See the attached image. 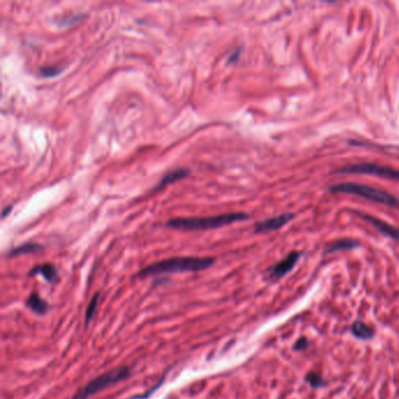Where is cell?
<instances>
[{
	"label": "cell",
	"instance_id": "obj_1",
	"mask_svg": "<svg viewBox=\"0 0 399 399\" xmlns=\"http://www.w3.org/2000/svg\"><path fill=\"white\" fill-rule=\"evenodd\" d=\"M216 263L213 257H197V256H178L171 259L157 261L149 265L139 272L140 276L158 275V274L183 273V272H199L209 268Z\"/></svg>",
	"mask_w": 399,
	"mask_h": 399
},
{
	"label": "cell",
	"instance_id": "obj_2",
	"mask_svg": "<svg viewBox=\"0 0 399 399\" xmlns=\"http://www.w3.org/2000/svg\"><path fill=\"white\" fill-rule=\"evenodd\" d=\"M249 216L244 212H231L213 217H197V218H175L167 221L165 226L180 231H205L226 226L237 221L247 220Z\"/></svg>",
	"mask_w": 399,
	"mask_h": 399
},
{
	"label": "cell",
	"instance_id": "obj_3",
	"mask_svg": "<svg viewBox=\"0 0 399 399\" xmlns=\"http://www.w3.org/2000/svg\"><path fill=\"white\" fill-rule=\"evenodd\" d=\"M329 191L334 193H349V195H355L362 197V198L376 201V203H381L389 207L399 208L398 198L388 192L377 190V189L368 186V185L357 183H338L332 185L329 187Z\"/></svg>",
	"mask_w": 399,
	"mask_h": 399
},
{
	"label": "cell",
	"instance_id": "obj_4",
	"mask_svg": "<svg viewBox=\"0 0 399 399\" xmlns=\"http://www.w3.org/2000/svg\"><path fill=\"white\" fill-rule=\"evenodd\" d=\"M130 376V369L128 366H119V368L111 369L109 371L104 372L100 376L95 377L91 380L86 386L78 391V393L74 394L73 399H88L92 394H96L101 390L108 388L112 384H116L121 381H124L126 378Z\"/></svg>",
	"mask_w": 399,
	"mask_h": 399
},
{
	"label": "cell",
	"instance_id": "obj_5",
	"mask_svg": "<svg viewBox=\"0 0 399 399\" xmlns=\"http://www.w3.org/2000/svg\"><path fill=\"white\" fill-rule=\"evenodd\" d=\"M336 173H365V175L377 176L384 179L399 180V170H394L392 168L373 163H357L353 165H345V167L336 170Z\"/></svg>",
	"mask_w": 399,
	"mask_h": 399
},
{
	"label": "cell",
	"instance_id": "obj_6",
	"mask_svg": "<svg viewBox=\"0 0 399 399\" xmlns=\"http://www.w3.org/2000/svg\"><path fill=\"white\" fill-rule=\"evenodd\" d=\"M293 218H294V215H292V213H286V215L269 218V219H266L264 221H260V223L255 224L254 231H255V233H265V232H269V231H275V229H279L282 226H285L286 224H288L289 221L293 219Z\"/></svg>",
	"mask_w": 399,
	"mask_h": 399
},
{
	"label": "cell",
	"instance_id": "obj_7",
	"mask_svg": "<svg viewBox=\"0 0 399 399\" xmlns=\"http://www.w3.org/2000/svg\"><path fill=\"white\" fill-rule=\"evenodd\" d=\"M301 257L300 252H292L285 257L284 260L280 261L279 264H276L271 271V277L272 279H280V277L285 276L286 274H288L292 269L295 267V265Z\"/></svg>",
	"mask_w": 399,
	"mask_h": 399
},
{
	"label": "cell",
	"instance_id": "obj_8",
	"mask_svg": "<svg viewBox=\"0 0 399 399\" xmlns=\"http://www.w3.org/2000/svg\"><path fill=\"white\" fill-rule=\"evenodd\" d=\"M190 172H191L190 169H186V168L175 169V170L168 172L167 175H165L163 178L160 179L159 183L157 184L156 186L154 187V190H152V192L162 190V189H164L165 186H168V185L173 184V183H176V181L186 178V177L190 175Z\"/></svg>",
	"mask_w": 399,
	"mask_h": 399
},
{
	"label": "cell",
	"instance_id": "obj_9",
	"mask_svg": "<svg viewBox=\"0 0 399 399\" xmlns=\"http://www.w3.org/2000/svg\"><path fill=\"white\" fill-rule=\"evenodd\" d=\"M362 218L363 219H365L366 221H369V223L371 224L374 228H377L378 231L383 233V234L392 238V239L399 240V229L398 228L391 226L390 224L385 223V221H383L381 219H377V218H374L372 216L362 215Z\"/></svg>",
	"mask_w": 399,
	"mask_h": 399
},
{
	"label": "cell",
	"instance_id": "obj_10",
	"mask_svg": "<svg viewBox=\"0 0 399 399\" xmlns=\"http://www.w3.org/2000/svg\"><path fill=\"white\" fill-rule=\"evenodd\" d=\"M358 245H360L358 241L354 239H349V238H344V239H338L332 244L326 245L324 248V253L329 254L337 251H343V249H351L357 247Z\"/></svg>",
	"mask_w": 399,
	"mask_h": 399
},
{
	"label": "cell",
	"instance_id": "obj_11",
	"mask_svg": "<svg viewBox=\"0 0 399 399\" xmlns=\"http://www.w3.org/2000/svg\"><path fill=\"white\" fill-rule=\"evenodd\" d=\"M36 274L42 275L48 281H53L55 279L56 274H58V269H56L55 266L52 265V264L40 265V266H36V267L32 269L30 275H36Z\"/></svg>",
	"mask_w": 399,
	"mask_h": 399
},
{
	"label": "cell",
	"instance_id": "obj_12",
	"mask_svg": "<svg viewBox=\"0 0 399 399\" xmlns=\"http://www.w3.org/2000/svg\"><path fill=\"white\" fill-rule=\"evenodd\" d=\"M351 333L361 340H369L373 336V329L363 322H355L351 326Z\"/></svg>",
	"mask_w": 399,
	"mask_h": 399
},
{
	"label": "cell",
	"instance_id": "obj_13",
	"mask_svg": "<svg viewBox=\"0 0 399 399\" xmlns=\"http://www.w3.org/2000/svg\"><path fill=\"white\" fill-rule=\"evenodd\" d=\"M27 307H30L33 312L40 314V315H43V314L47 312V303L35 293H33L28 297Z\"/></svg>",
	"mask_w": 399,
	"mask_h": 399
},
{
	"label": "cell",
	"instance_id": "obj_14",
	"mask_svg": "<svg viewBox=\"0 0 399 399\" xmlns=\"http://www.w3.org/2000/svg\"><path fill=\"white\" fill-rule=\"evenodd\" d=\"M42 249V246L39 244H34V243H28V244H24L19 247H15L14 249L9 253V255L11 256H17V255H21V254H27V253H35L39 252Z\"/></svg>",
	"mask_w": 399,
	"mask_h": 399
},
{
	"label": "cell",
	"instance_id": "obj_15",
	"mask_svg": "<svg viewBox=\"0 0 399 399\" xmlns=\"http://www.w3.org/2000/svg\"><path fill=\"white\" fill-rule=\"evenodd\" d=\"M84 18V14H66L62 15L61 18H59L58 24L59 26H72L74 24L81 21V20Z\"/></svg>",
	"mask_w": 399,
	"mask_h": 399
},
{
	"label": "cell",
	"instance_id": "obj_16",
	"mask_svg": "<svg viewBox=\"0 0 399 399\" xmlns=\"http://www.w3.org/2000/svg\"><path fill=\"white\" fill-rule=\"evenodd\" d=\"M62 72V68H60L58 66H46L40 68V75L43 76V78H53V76L59 75L60 73Z\"/></svg>",
	"mask_w": 399,
	"mask_h": 399
},
{
	"label": "cell",
	"instance_id": "obj_17",
	"mask_svg": "<svg viewBox=\"0 0 399 399\" xmlns=\"http://www.w3.org/2000/svg\"><path fill=\"white\" fill-rule=\"evenodd\" d=\"M306 381H307L310 385L313 386V388H320V386H323L324 385V381L323 378H322L320 374L316 373V372H310L307 374V377H306Z\"/></svg>",
	"mask_w": 399,
	"mask_h": 399
},
{
	"label": "cell",
	"instance_id": "obj_18",
	"mask_svg": "<svg viewBox=\"0 0 399 399\" xmlns=\"http://www.w3.org/2000/svg\"><path fill=\"white\" fill-rule=\"evenodd\" d=\"M98 303H99V294H96V295L92 297V300L90 301V303L87 308V312H86V322L87 323L91 320V317L94 316L96 308H98Z\"/></svg>",
	"mask_w": 399,
	"mask_h": 399
},
{
	"label": "cell",
	"instance_id": "obj_19",
	"mask_svg": "<svg viewBox=\"0 0 399 399\" xmlns=\"http://www.w3.org/2000/svg\"><path fill=\"white\" fill-rule=\"evenodd\" d=\"M308 340L307 338L302 337L300 338V340H297V342L295 343V345H294V350H303L308 346Z\"/></svg>",
	"mask_w": 399,
	"mask_h": 399
},
{
	"label": "cell",
	"instance_id": "obj_20",
	"mask_svg": "<svg viewBox=\"0 0 399 399\" xmlns=\"http://www.w3.org/2000/svg\"><path fill=\"white\" fill-rule=\"evenodd\" d=\"M240 48H239V50H237V53L234 54V53H233L232 55H231V58H229V62H234V61H237V60H238V55H239V53H240Z\"/></svg>",
	"mask_w": 399,
	"mask_h": 399
},
{
	"label": "cell",
	"instance_id": "obj_21",
	"mask_svg": "<svg viewBox=\"0 0 399 399\" xmlns=\"http://www.w3.org/2000/svg\"><path fill=\"white\" fill-rule=\"evenodd\" d=\"M11 209H12V206H6L5 208H4V211H3V218H5V217L7 216V213L11 212Z\"/></svg>",
	"mask_w": 399,
	"mask_h": 399
}]
</instances>
